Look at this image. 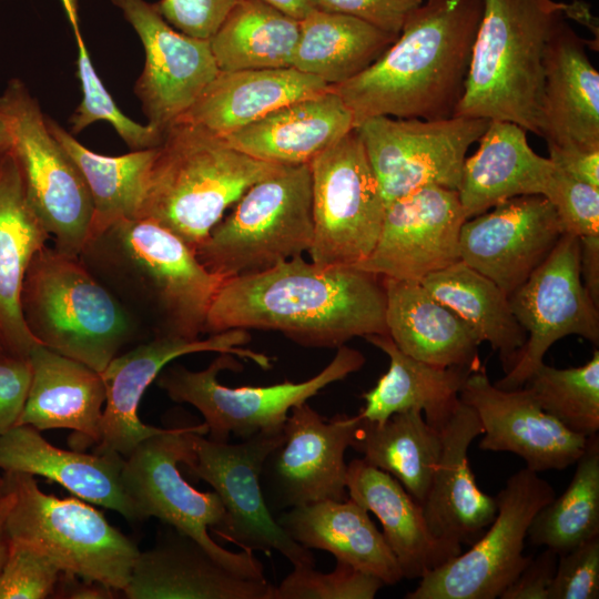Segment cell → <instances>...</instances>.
I'll return each mask as SVG.
<instances>
[{"label": "cell", "mask_w": 599, "mask_h": 599, "mask_svg": "<svg viewBox=\"0 0 599 599\" xmlns=\"http://www.w3.org/2000/svg\"><path fill=\"white\" fill-rule=\"evenodd\" d=\"M546 199L554 205L564 233L599 234V187L580 182L555 166Z\"/></svg>", "instance_id": "46"}, {"label": "cell", "mask_w": 599, "mask_h": 599, "mask_svg": "<svg viewBox=\"0 0 599 599\" xmlns=\"http://www.w3.org/2000/svg\"><path fill=\"white\" fill-rule=\"evenodd\" d=\"M586 45L565 19L546 44L541 138L547 145L599 150V73Z\"/></svg>", "instance_id": "25"}, {"label": "cell", "mask_w": 599, "mask_h": 599, "mask_svg": "<svg viewBox=\"0 0 599 599\" xmlns=\"http://www.w3.org/2000/svg\"><path fill=\"white\" fill-rule=\"evenodd\" d=\"M313 242L318 267L356 266L382 231L385 202L355 128L308 163Z\"/></svg>", "instance_id": "12"}, {"label": "cell", "mask_w": 599, "mask_h": 599, "mask_svg": "<svg viewBox=\"0 0 599 599\" xmlns=\"http://www.w3.org/2000/svg\"><path fill=\"white\" fill-rule=\"evenodd\" d=\"M72 24H77V0H62Z\"/></svg>", "instance_id": "58"}, {"label": "cell", "mask_w": 599, "mask_h": 599, "mask_svg": "<svg viewBox=\"0 0 599 599\" xmlns=\"http://www.w3.org/2000/svg\"><path fill=\"white\" fill-rule=\"evenodd\" d=\"M580 238V275L581 281L599 307V234Z\"/></svg>", "instance_id": "53"}, {"label": "cell", "mask_w": 599, "mask_h": 599, "mask_svg": "<svg viewBox=\"0 0 599 599\" xmlns=\"http://www.w3.org/2000/svg\"><path fill=\"white\" fill-rule=\"evenodd\" d=\"M125 458L115 453L84 454L58 448L31 426L0 435V469L41 476L88 502L138 520L123 481Z\"/></svg>", "instance_id": "26"}, {"label": "cell", "mask_w": 599, "mask_h": 599, "mask_svg": "<svg viewBox=\"0 0 599 599\" xmlns=\"http://www.w3.org/2000/svg\"><path fill=\"white\" fill-rule=\"evenodd\" d=\"M18 164L31 209L53 241L70 256L82 252L90 235L93 206L84 179L49 131L37 99L20 79H11L0 95Z\"/></svg>", "instance_id": "10"}, {"label": "cell", "mask_w": 599, "mask_h": 599, "mask_svg": "<svg viewBox=\"0 0 599 599\" xmlns=\"http://www.w3.org/2000/svg\"><path fill=\"white\" fill-rule=\"evenodd\" d=\"M328 90L322 79L292 67L219 71L177 122L224 138L280 106Z\"/></svg>", "instance_id": "31"}, {"label": "cell", "mask_w": 599, "mask_h": 599, "mask_svg": "<svg viewBox=\"0 0 599 599\" xmlns=\"http://www.w3.org/2000/svg\"><path fill=\"white\" fill-rule=\"evenodd\" d=\"M384 586L376 576L336 560L335 569L327 573L314 567H294L274 587L273 599H373Z\"/></svg>", "instance_id": "44"}, {"label": "cell", "mask_w": 599, "mask_h": 599, "mask_svg": "<svg viewBox=\"0 0 599 599\" xmlns=\"http://www.w3.org/2000/svg\"><path fill=\"white\" fill-rule=\"evenodd\" d=\"M4 354H7V352H6V349H4V347H3V344H2V342H1V339H0V356H2V355H4Z\"/></svg>", "instance_id": "60"}, {"label": "cell", "mask_w": 599, "mask_h": 599, "mask_svg": "<svg viewBox=\"0 0 599 599\" xmlns=\"http://www.w3.org/2000/svg\"><path fill=\"white\" fill-rule=\"evenodd\" d=\"M348 497L373 512L394 554L403 577L420 579L458 556L461 546L437 539L429 530L422 506L390 474L355 458L347 464Z\"/></svg>", "instance_id": "28"}, {"label": "cell", "mask_w": 599, "mask_h": 599, "mask_svg": "<svg viewBox=\"0 0 599 599\" xmlns=\"http://www.w3.org/2000/svg\"><path fill=\"white\" fill-rule=\"evenodd\" d=\"M397 37L354 17L314 9L300 20L291 67L337 85L368 68Z\"/></svg>", "instance_id": "37"}, {"label": "cell", "mask_w": 599, "mask_h": 599, "mask_svg": "<svg viewBox=\"0 0 599 599\" xmlns=\"http://www.w3.org/2000/svg\"><path fill=\"white\" fill-rule=\"evenodd\" d=\"M599 598V536L558 555L548 599Z\"/></svg>", "instance_id": "47"}, {"label": "cell", "mask_w": 599, "mask_h": 599, "mask_svg": "<svg viewBox=\"0 0 599 599\" xmlns=\"http://www.w3.org/2000/svg\"><path fill=\"white\" fill-rule=\"evenodd\" d=\"M31 380L29 357L0 356V435L13 428L24 407Z\"/></svg>", "instance_id": "50"}, {"label": "cell", "mask_w": 599, "mask_h": 599, "mask_svg": "<svg viewBox=\"0 0 599 599\" xmlns=\"http://www.w3.org/2000/svg\"><path fill=\"white\" fill-rule=\"evenodd\" d=\"M558 554L546 548L531 557L517 578L501 592L500 599H548Z\"/></svg>", "instance_id": "51"}, {"label": "cell", "mask_w": 599, "mask_h": 599, "mask_svg": "<svg viewBox=\"0 0 599 599\" xmlns=\"http://www.w3.org/2000/svg\"><path fill=\"white\" fill-rule=\"evenodd\" d=\"M238 0H160L155 7L180 32L209 40Z\"/></svg>", "instance_id": "48"}, {"label": "cell", "mask_w": 599, "mask_h": 599, "mask_svg": "<svg viewBox=\"0 0 599 599\" xmlns=\"http://www.w3.org/2000/svg\"><path fill=\"white\" fill-rule=\"evenodd\" d=\"M552 164L569 176L599 187V150L582 151L548 145Z\"/></svg>", "instance_id": "52"}, {"label": "cell", "mask_w": 599, "mask_h": 599, "mask_svg": "<svg viewBox=\"0 0 599 599\" xmlns=\"http://www.w3.org/2000/svg\"><path fill=\"white\" fill-rule=\"evenodd\" d=\"M365 338L388 356L389 367L376 385L362 395L365 406L358 415L383 423L395 413L415 409L439 429L458 404L465 379L475 370L416 359L400 351L388 334Z\"/></svg>", "instance_id": "35"}, {"label": "cell", "mask_w": 599, "mask_h": 599, "mask_svg": "<svg viewBox=\"0 0 599 599\" xmlns=\"http://www.w3.org/2000/svg\"><path fill=\"white\" fill-rule=\"evenodd\" d=\"M11 152V135L6 118L0 110V163Z\"/></svg>", "instance_id": "57"}, {"label": "cell", "mask_w": 599, "mask_h": 599, "mask_svg": "<svg viewBox=\"0 0 599 599\" xmlns=\"http://www.w3.org/2000/svg\"><path fill=\"white\" fill-rule=\"evenodd\" d=\"M570 484L532 518L528 539L561 555L599 536V436L588 437Z\"/></svg>", "instance_id": "41"}, {"label": "cell", "mask_w": 599, "mask_h": 599, "mask_svg": "<svg viewBox=\"0 0 599 599\" xmlns=\"http://www.w3.org/2000/svg\"><path fill=\"white\" fill-rule=\"evenodd\" d=\"M59 566L33 546L10 540L7 560L0 570V599H43L58 587Z\"/></svg>", "instance_id": "45"}, {"label": "cell", "mask_w": 599, "mask_h": 599, "mask_svg": "<svg viewBox=\"0 0 599 599\" xmlns=\"http://www.w3.org/2000/svg\"><path fill=\"white\" fill-rule=\"evenodd\" d=\"M29 361V392L16 426L68 428L78 441L98 445L106 396L101 373L42 345L32 348Z\"/></svg>", "instance_id": "30"}, {"label": "cell", "mask_w": 599, "mask_h": 599, "mask_svg": "<svg viewBox=\"0 0 599 599\" xmlns=\"http://www.w3.org/2000/svg\"><path fill=\"white\" fill-rule=\"evenodd\" d=\"M3 490H4V478L0 477V495L3 493Z\"/></svg>", "instance_id": "59"}, {"label": "cell", "mask_w": 599, "mask_h": 599, "mask_svg": "<svg viewBox=\"0 0 599 599\" xmlns=\"http://www.w3.org/2000/svg\"><path fill=\"white\" fill-rule=\"evenodd\" d=\"M78 44V78L81 83L82 100L70 118L71 134H78L97 121L109 122L131 151L159 146L164 133L150 124L143 125L128 118L115 104L111 94L99 79L90 60L85 43L78 26H73Z\"/></svg>", "instance_id": "43"}, {"label": "cell", "mask_w": 599, "mask_h": 599, "mask_svg": "<svg viewBox=\"0 0 599 599\" xmlns=\"http://www.w3.org/2000/svg\"><path fill=\"white\" fill-rule=\"evenodd\" d=\"M569 9L555 0H483L454 116L507 121L541 138L545 49Z\"/></svg>", "instance_id": "4"}, {"label": "cell", "mask_w": 599, "mask_h": 599, "mask_svg": "<svg viewBox=\"0 0 599 599\" xmlns=\"http://www.w3.org/2000/svg\"><path fill=\"white\" fill-rule=\"evenodd\" d=\"M424 0H312L315 9L346 14L398 35L408 14Z\"/></svg>", "instance_id": "49"}, {"label": "cell", "mask_w": 599, "mask_h": 599, "mask_svg": "<svg viewBox=\"0 0 599 599\" xmlns=\"http://www.w3.org/2000/svg\"><path fill=\"white\" fill-rule=\"evenodd\" d=\"M489 120L451 116L441 120L373 116L357 131L385 205L417 189L457 190L466 154Z\"/></svg>", "instance_id": "15"}, {"label": "cell", "mask_w": 599, "mask_h": 599, "mask_svg": "<svg viewBox=\"0 0 599 599\" xmlns=\"http://www.w3.org/2000/svg\"><path fill=\"white\" fill-rule=\"evenodd\" d=\"M312 242V176L308 164H302L248 187L195 253L225 281L308 253Z\"/></svg>", "instance_id": "7"}, {"label": "cell", "mask_w": 599, "mask_h": 599, "mask_svg": "<svg viewBox=\"0 0 599 599\" xmlns=\"http://www.w3.org/2000/svg\"><path fill=\"white\" fill-rule=\"evenodd\" d=\"M171 527V526H170ZM140 551L123 593L129 599H273L266 579L243 578L173 527Z\"/></svg>", "instance_id": "24"}, {"label": "cell", "mask_w": 599, "mask_h": 599, "mask_svg": "<svg viewBox=\"0 0 599 599\" xmlns=\"http://www.w3.org/2000/svg\"><path fill=\"white\" fill-rule=\"evenodd\" d=\"M139 34L145 62L134 92L154 129L164 133L194 104L219 73L210 41L175 31L155 4L111 0Z\"/></svg>", "instance_id": "20"}, {"label": "cell", "mask_w": 599, "mask_h": 599, "mask_svg": "<svg viewBox=\"0 0 599 599\" xmlns=\"http://www.w3.org/2000/svg\"><path fill=\"white\" fill-rule=\"evenodd\" d=\"M300 20L263 0H238L209 39L220 71L291 67Z\"/></svg>", "instance_id": "40"}, {"label": "cell", "mask_w": 599, "mask_h": 599, "mask_svg": "<svg viewBox=\"0 0 599 599\" xmlns=\"http://www.w3.org/2000/svg\"><path fill=\"white\" fill-rule=\"evenodd\" d=\"M526 133L515 123L489 121L477 151L465 159L457 189L467 220L515 196L546 197L555 165L530 148Z\"/></svg>", "instance_id": "27"}, {"label": "cell", "mask_w": 599, "mask_h": 599, "mask_svg": "<svg viewBox=\"0 0 599 599\" xmlns=\"http://www.w3.org/2000/svg\"><path fill=\"white\" fill-rule=\"evenodd\" d=\"M420 283L481 343L488 342L498 352L505 373L516 364L527 334L511 311L509 296L497 284L461 261L427 275Z\"/></svg>", "instance_id": "36"}, {"label": "cell", "mask_w": 599, "mask_h": 599, "mask_svg": "<svg viewBox=\"0 0 599 599\" xmlns=\"http://www.w3.org/2000/svg\"><path fill=\"white\" fill-rule=\"evenodd\" d=\"M79 258L153 337L200 338L224 282L181 237L144 217L111 225Z\"/></svg>", "instance_id": "3"}, {"label": "cell", "mask_w": 599, "mask_h": 599, "mask_svg": "<svg viewBox=\"0 0 599 599\" xmlns=\"http://www.w3.org/2000/svg\"><path fill=\"white\" fill-rule=\"evenodd\" d=\"M555 497L552 486L524 467L495 497L497 512L471 547L419 579L406 599H495L517 578L532 556L525 539L537 511Z\"/></svg>", "instance_id": "13"}, {"label": "cell", "mask_w": 599, "mask_h": 599, "mask_svg": "<svg viewBox=\"0 0 599 599\" xmlns=\"http://www.w3.org/2000/svg\"><path fill=\"white\" fill-rule=\"evenodd\" d=\"M562 234L548 199L515 196L464 222L459 258L509 296L546 260Z\"/></svg>", "instance_id": "21"}, {"label": "cell", "mask_w": 599, "mask_h": 599, "mask_svg": "<svg viewBox=\"0 0 599 599\" xmlns=\"http://www.w3.org/2000/svg\"><path fill=\"white\" fill-rule=\"evenodd\" d=\"M275 519L292 539L307 549L328 551L336 560L376 576L386 586L404 579L368 511L351 498L293 507L278 512Z\"/></svg>", "instance_id": "33"}, {"label": "cell", "mask_w": 599, "mask_h": 599, "mask_svg": "<svg viewBox=\"0 0 599 599\" xmlns=\"http://www.w3.org/2000/svg\"><path fill=\"white\" fill-rule=\"evenodd\" d=\"M50 240L10 152L0 163V339L9 355L29 357L40 345L23 321L20 294L31 260Z\"/></svg>", "instance_id": "32"}, {"label": "cell", "mask_w": 599, "mask_h": 599, "mask_svg": "<svg viewBox=\"0 0 599 599\" xmlns=\"http://www.w3.org/2000/svg\"><path fill=\"white\" fill-rule=\"evenodd\" d=\"M207 426L164 428L141 441L129 455L122 468V481L132 501L136 519L155 517L191 537L217 562L234 573L264 580V567L254 552L230 551L215 542L210 534L225 538L229 516L219 495L202 493L181 475L179 465L191 450L192 433L207 435Z\"/></svg>", "instance_id": "9"}, {"label": "cell", "mask_w": 599, "mask_h": 599, "mask_svg": "<svg viewBox=\"0 0 599 599\" xmlns=\"http://www.w3.org/2000/svg\"><path fill=\"white\" fill-rule=\"evenodd\" d=\"M286 166L254 159L221 136L177 122L158 148L139 217L158 222L196 251L231 204Z\"/></svg>", "instance_id": "5"}, {"label": "cell", "mask_w": 599, "mask_h": 599, "mask_svg": "<svg viewBox=\"0 0 599 599\" xmlns=\"http://www.w3.org/2000/svg\"><path fill=\"white\" fill-rule=\"evenodd\" d=\"M388 335L405 354L441 367L478 370L481 342L419 282L382 277Z\"/></svg>", "instance_id": "34"}, {"label": "cell", "mask_w": 599, "mask_h": 599, "mask_svg": "<svg viewBox=\"0 0 599 599\" xmlns=\"http://www.w3.org/2000/svg\"><path fill=\"white\" fill-rule=\"evenodd\" d=\"M351 447L396 478L420 505L440 457L441 437L420 410L413 409L395 413L383 423L359 416Z\"/></svg>", "instance_id": "39"}, {"label": "cell", "mask_w": 599, "mask_h": 599, "mask_svg": "<svg viewBox=\"0 0 599 599\" xmlns=\"http://www.w3.org/2000/svg\"><path fill=\"white\" fill-rule=\"evenodd\" d=\"M192 446L181 463L189 475L212 486L229 516L224 540L248 551H277L293 567L315 566L312 551L277 524L266 505L261 473L267 456L284 441L283 429L262 430L241 443H220L192 433Z\"/></svg>", "instance_id": "14"}, {"label": "cell", "mask_w": 599, "mask_h": 599, "mask_svg": "<svg viewBox=\"0 0 599 599\" xmlns=\"http://www.w3.org/2000/svg\"><path fill=\"white\" fill-rule=\"evenodd\" d=\"M354 128L351 110L331 87L280 106L223 139L254 159L294 166L308 164Z\"/></svg>", "instance_id": "29"}, {"label": "cell", "mask_w": 599, "mask_h": 599, "mask_svg": "<svg viewBox=\"0 0 599 599\" xmlns=\"http://www.w3.org/2000/svg\"><path fill=\"white\" fill-rule=\"evenodd\" d=\"M483 0H426L396 40L364 71L332 90L354 125L373 116L441 120L464 92Z\"/></svg>", "instance_id": "2"}, {"label": "cell", "mask_w": 599, "mask_h": 599, "mask_svg": "<svg viewBox=\"0 0 599 599\" xmlns=\"http://www.w3.org/2000/svg\"><path fill=\"white\" fill-rule=\"evenodd\" d=\"M62 586V593L71 599H109L113 598L111 588L97 582L79 578L73 575L63 573L59 582Z\"/></svg>", "instance_id": "54"}, {"label": "cell", "mask_w": 599, "mask_h": 599, "mask_svg": "<svg viewBox=\"0 0 599 599\" xmlns=\"http://www.w3.org/2000/svg\"><path fill=\"white\" fill-rule=\"evenodd\" d=\"M359 416L326 419L307 402L292 407L283 427L284 441L265 459L261 487L274 512L319 500L347 499L345 453Z\"/></svg>", "instance_id": "17"}, {"label": "cell", "mask_w": 599, "mask_h": 599, "mask_svg": "<svg viewBox=\"0 0 599 599\" xmlns=\"http://www.w3.org/2000/svg\"><path fill=\"white\" fill-rule=\"evenodd\" d=\"M47 125L89 190L93 206L89 240L120 221L138 219L159 146L106 156L87 149L52 119L47 118Z\"/></svg>", "instance_id": "38"}, {"label": "cell", "mask_w": 599, "mask_h": 599, "mask_svg": "<svg viewBox=\"0 0 599 599\" xmlns=\"http://www.w3.org/2000/svg\"><path fill=\"white\" fill-rule=\"evenodd\" d=\"M234 328L278 331L300 345L327 348L388 334L383 278L355 266L318 267L298 255L225 280L211 304L205 333Z\"/></svg>", "instance_id": "1"}, {"label": "cell", "mask_w": 599, "mask_h": 599, "mask_svg": "<svg viewBox=\"0 0 599 599\" xmlns=\"http://www.w3.org/2000/svg\"><path fill=\"white\" fill-rule=\"evenodd\" d=\"M250 339L247 331L241 328L196 339L154 336L115 356L101 373L106 396L101 438L95 451L115 453L126 458L141 441L164 430L142 423L138 409L146 388L170 362L180 356L201 352L226 353L270 368L268 356L243 347Z\"/></svg>", "instance_id": "18"}, {"label": "cell", "mask_w": 599, "mask_h": 599, "mask_svg": "<svg viewBox=\"0 0 599 599\" xmlns=\"http://www.w3.org/2000/svg\"><path fill=\"white\" fill-rule=\"evenodd\" d=\"M14 494L7 519L10 540L52 559L63 573L124 590L140 550L94 507L43 493L33 475L4 471Z\"/></svg>", "instance_id": "8"}, {"label": "cell", "mask_w": 599, "mask_h": 599, "mask_svg": "<svg viewBox=\"0 0 599 599\" xmlns=\"http://www.w3.org/2000/svg\"><path fill=\"white\" fill-rule=\"evenodd\" d=\"M274 8L281 10L282 12L297 19L302 20L306 17L314 6L312 0H263Z\"/></svg>", "instance_id": "56"}, {"label": "cell", "mask_w": 599, "mask_h": 599, "mask_svg": "<svg viewBox=\"0 0 599 599\" xmlns=\"http://www.w3.org/2000/svg\"><path fill=\"white\" fill-rule=\"evenodd\" d=\"M439 430L440 457L420 506L437 539L463 547L477 540L497 512L495 497L480 490L468 461L483 427L476 412L459 399Z\"/></svg>", "instance_id": "23"}, {"label": "cell", "mask_w": 599, "mask_h": 599, "mask_svg": "<svg viewBox=\"0 0 599 599\" xmlns=\"http://www.w3.org/2000/svg\"><path fill=\"white\" fill-rule=\"evenodd\" d=\"M459 399L476 412L481 424L478 448L515 454L536 473L564 470L586 448L588 437L569 430L542 410L525 387H497L485 367L467 376Z\"/></svg>", "instance_id": "22"}, {"label": "cell", "mask_w": 599, "mask_h": 599, "mask_svg": "<svg viewBox=\"0 0 599 599\" xmlns=\"http://www.w3.org/2000/svg\"><path fill=\"white\" fill-rule=\"evenodd\" d=\"M457 190L417 189L386 205L372 253L356 265L382 277L422 282L459 258V234L466 221Z\"/></svg>", "instance_id": "19"}, {"label": "cell", "mask_w": 599, "mask_h": 599, "mask_svg": "<svg viewBox=\"0 0 599 599\" xmlns=\"http://www.w3.org/2000/svg\"><path fill=\"white\" fill-rule=\"evenodd\" d=\"M547 414L569 430L590 437L599 430V352L582 366L542 363L524 386Z\"/></svg>", "instance_id": "42"}, {"label": "cell", "mask_w": 599, "mask_h": 599, "mask_svg": "<svg viewBox=\"0 0 599 599\" xmlns=\"http://www.w3.org/2000/svg\"><path fill=\"white\" fill-rule=\"evenodd\" d=\"M20 308L40 345L102 373L141 327L78 256L45 246L31 260Z\"/></svg>", "instance_id": "6"}, {"label": "cell", "mask_w": 599, "mask_h": 599, "mask_svg": "<svg viewBox=\"0 0 599 599\" xmlns=\"http://www.w3.org/2000/svg\"><path fill=\"white\" fill-rule=\"evenodd\" d=\"M13 502L14 494L4 481V490L0 495V570L9 554L10 538L7 531V519Z\"/></svg>", "instance_id": "55"}, {"label": "cell", "mask_w": 599, "mask_h": 599, "mask_svg": "<svg viewBox=\"0 0 599 599\" xmlns=\"http://www.w3.org/2000/svg\"><path fill=\"white\" fill-rule=\"evenodd\" d=\"M364 364L359 351L342 345L331 363L307 380L227 387L219 382L220 372H237L242 366L232 354L220 353L202 370L174 365L163 368L156 379L173 402L190 404L202 414L210 439L225 443L231 435L244 439L262 430L283 429L292 407L359 370Z\"/></svg>", "instance_id": "11"}, {"label": "cell", "mask_w": 599, "mask_h": 599, "mask_svg": "<svg viewBox=\"0 0 599 599\" xmlns=\"http://www.w3.org/2000/svg\"><path fill=\"white\" fill-rule=\"evenodd\" d=\"M511 311L527 334L516 364L495 383L522 387L560 338L579 335L599 343V307L580 275V238L564 233L546 260L510 295Z\"/></svg>", "instance_id": "16"}]
</instances>
